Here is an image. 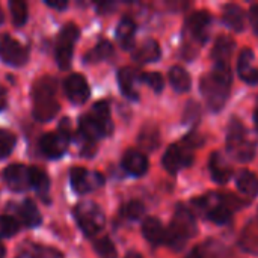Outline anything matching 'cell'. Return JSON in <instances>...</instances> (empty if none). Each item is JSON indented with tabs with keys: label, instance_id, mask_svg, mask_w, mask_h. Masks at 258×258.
<instances>
[{
	"label": "cell",
	"instance_id": "31",
	"mask_svg": "<svg viewBox=\"0 0 258 258\" xmlns=\"http://www.w3.org/2000/svg\"><path fill=\"white\" fill-rule=\"evenodd\" d=\"M9 9L12 15V21L15 26H23L27 20V5L23 0H11Z\"/></svg>",
	"mask_w": 258,
	"mask_h": 258
},
{
	"label": "cell",
	"instance_id": "25",
	"mask_svg": "<svg viewBox=\"0 0 258 258\" xmlns=\"http://www.w3.org/2000/svg\"><path fill=\"white\" fill-rule=\"evenodd\" d=\"M169 82H171V86L177 92H187L190 89V85H192V79H190L189 73L183 67H178V65L171 68Z\"/></svg>",
	"mask_w": 258,
	"mask_h": 258
},
{
	"label": "cell",
	"instance_id": "1",
	"mask_svg": "<svg viewBox=\"0 0 258 258\" xmlns=\"http://www.w3.org/2000/svg\"><path fill=\"white\" fill-rule=\"evenodd\" d=\"M57 82L44 76L38 79L32 86V101H33V116L39 122H47L53 119L59 112V103L56 100Z\"/></svg>",
	"mask_w": 258,
	"mask_h": 258
},
{
	"label": "cell",
	"instance_id": "19",
	"mask_svg": "<svg viewBox=\"0 0 258 258\" xmlns=\"http://www.w3.org/2000/svg\"><path fill=\"white\" fill-rule=\"evenodd\" d=\"M222 20L225 26L234 32H242L245 29V12L239 5H225L222 9Z\"/></svg>",
	"mask_w": 258,
	"mask_h": 258
},
{
	"label": "cell",
	"instance_id": "20",
	"mask_svg": "<svg viewBox=\"0 0 258 258\" xmlns=\"http://www.w3.org/2000/svg\"><path fill=\"white\" fill-rule=\"evenodd\" d=\"M89 115L100 125L104 136H109L113 132V122H112V118H110V109H109V104L106 101L95 103L92 106V110H91Z\"/></svg>",
	"mask_w": 258,
	"mask_h": 258
},
{
	"label": "cell",
	"instance_id": "3",
	"mask_svg": "<svg viewBox=\"0 0 258 258\" xmlns=\"http://www.w3.org/2000/svg\"><path fill=\"white\" fill-rule=\"evenodd\" d=\"M228 151L230 154L239 162H249L255 156V144L246 136L245 127L237 121L233 119L228 128Z\"/></svg>",
	"mask_w": 258,
	"mask_h": 258
},
{
	"label": "cell",
	"instance_id": "40",
	"mask_svg": "<svg viewBox=\"0 0 258 258\" xmlns=\"http://www.w3.org/2000/svg\"><path fill=\"white\" fill-rule=\"evenodd\" d=\"M8 104V94L5 89H0V110H3Z\"/></svg>",
	"mask_w": 258,
	"mask_h": 258
},
{
	"label": "cell",
	"instance_id": "36",
	"mask_svg": "<svg viewBox=\"0 0 258 258\" xmlns=\"http://www.w3.org/2000/svg\"><path fill=\"white\" fill-rule=\"evenodd\" d=\"M142 82H145L154 92H162L163 91V77H162V74H159V73H156V71H153V73H145V74H142Z\"/></svg>",
	"mask_w": 258,
	"mask_h": 258
},
{
	"label": "cell",
	"instance_id": "44",
	"mask_svg": "<svg viewBox=\"0 0 258 258\" xmlns=\"http://www.w3.org/2000/svg\"><path fill=\"white\" fill-rule=\"evenodd\" d=\"M5 21V15H3V11H2V8H0V24Z\"/></svg>",
	"mask_w": 258,
	"mask_h": 258
},
{
	"label": "cell",
	"instance_id": "43",
	"mask_svg": "<svg viewBox=\"0 0 258 258\" xmlns=\"http://www.w3.org/2000/svg\"><path fill=\"white\" fill-rule=\"evenodd\" d=\"M5 257V246H3V243L0 242V258Z\"/></svg>",
	"mask_w": 258,
	"mask_h": 258
},
{
	"label": "cell",
	"instance_id": "15",
	"mask_svg": "<svg viewBox=\"0 0 258 258\" xmlns=\"http://www.w3.org/2000/svg\"><path fill=\"white\" fill-rule=\"evenodd\" d=\"M141 80H142V76H139L135 68L125 67V68H121L118 71V83H119V88H121L122 94L127 98L138 100V97H139L138 83Z\"/></svg>",
	"mask_w": 258,
	"mask_h": 258
},
{
	"label": "cell",
	"instance_id": "12",
	"mask_svg": "<svg viewBox=\"0 0 258 258\" xmlns=\"http://www.w3.org/2000/svg\"><path fill=\"white\" fill-rule=\"evenodd\" d=\"M171 228H174L177 233H180L186 239L194 237L197 234V221H195V216L192 215V212L187 207L178 206L177 210H175V213H174V219L171 222Z\"/></svg>",
	"mask_w": 258,
	"mask_h": 258
},
{
	"label": "cell",
	"instance_id": "30",
	"mask_svg": "<svg viewBox=\"0 0 258 258\" xmlns=\"http://www.w3.org/2000/svg\"><path fill=\"white\" fill-rule=\"evenodd\" d=\"M113 54V45L110 41H100L88 54H86V60L88 62H100V60H104L107 57H110Z\"/></svg>",
	"mask_w": 258,
	"mask_h": 258
},
{
	"label": "cell",
	"instance_id": "4",
	"mask_svg": "<svg viewBox=\"0 0 258 258\" xmlns=\"http://www.w3.org/2000/svg\"><path fill=\"white\" fill-rule=\"evenodd\" d=\"M74 218H76L80 230L89 237L98 234L103 230L104 222H106L101 209L97 204L89 203V201H85V203H80L76 206Z\"/></svg>",
	"mask_w": 258,
	"mask_h": 258
},
{
	"label": "cell",
	"instance_id": "2",
	"mask_svg": "<svg viewBox=\"0 0 258 258\" xmlns=\"http://www.w3.org/2000/svg\"><path fill=\"white\" fill-rule=\"evenodd\" d=\"M231 80H233V74L230 71H218V70H213L210 74L203 77L201 92L206 98L207 106L213 112H218L225 106L230 95Z\"/></svg>",
	"mask_w": 258,
	"mask_h": 258
},
{
	"label": "cell",
	"instance_id": "8",
	"mask_svg": "<svg viewBox=\"0 0 258 258\" xmlns=\"http://www.w3.org/2000/svg\"><path fill=\"white\" fill-rule=\"evenodd\" d=\"M0 57L5 63L12 67H21L29 59L27 48L9 35L0 38Z\"/></svg>",
	"mask_w": 258,
	"mask_h": 258
},
{
	"label": "cell",
	"instance_id": "23",
	"mask_svg": "<svg viewBox=\"0 0 258 258\" xmlns=\"http://www.w3.org/2000/svg\"><path fill=\"white\" fill-rule=\"evenodd\" d=\"M135 33H136V24L132 18L125 17L119 21L116 29V38L118 42L124 50H132L135 45Z\"/></svg>",
	"mask_w": 258,
	"mask_h": 258
},
{
	"label": "cell",
	"instance_id": "33",
	"mask_svg": "<svg viewBox=\"0 0 258 258\" xmlns=\"http://www.w3.org/2000/svg\"><path fill=\"white\" fill-rule=\"evenodd\" d=\"M122 215L130 221H139L145 215V207L141 201H130L122 207Z\"/></svg>",
	"mask_w": 258,
	"mask_h": 258
},
{
	"label": "cell",
	"instance_id": "9",
	"mask_svg": "<svg viewBox=\"0 0 258 258\" xmlns=\"http://www.w3.org/2000/svg\"><path fill=\"white\" fill-rule=\"evenodd\" d=\"M70 178L73 189L80 195L95 190L104 183V177L100 172H91L85 168H73L70 172Z\"/></svg>",
	"mask_w": 258,
	"mask_h": 258
},
{
	"label": "cell",
	"instance_id": "42",
	"mask_svg": "<svg viewBox=\"0 0 258 258\" xmlns=\"http://www.w3.org/2000/svg\"><path fill=\"white\" fill-rule=\"evenodd\" d=\"M254 122H255V127H257L258 130V109L254 112Z\"/></svg>",
	"mask_w": 258,
	"mask_h": 258
},
{
	"label": "cell",
	"instance_id": "34",
	"mask_svg": "<svg viewBox=\"0 0 258 258\" xmlns=\"http://www.w3.org/2000/svg\"><path fill=\"white\" fill-rule=\"evenodd\" d=\"M20 230V224L12 216H0V239L2 237H11L17 234Z\"/></svg>",
	"mask_w": 258,
	"mask_h": 258
},
{
	"label": "cell",
	"instance_id": "35",
	"mask_svg": "<svg viewBox=\"0 0 258 258\" xmlns=\"http://www.w3.org/2000/svg\"><path fill=\"white\" fill-rule=\"evenodd\" d=\"M94 248L101 258H116V249H115V246L109 237L98 239L94 243Z\"/></svg>",
	"mask_w": 258,
	"mask_h": 258
},
{
	"label": "cell",
	"instance_id": "38",
	"mask_svg": "<svg viewBox=\"0 0 258 258\" xmlns=\"http://www.w3.org/2000/svg\"><path fill=\"white\" fill-rule=\"evenodd\" d=\"M249 20H251V24H252L254 32L258 35V5H254L249 9Z\"/></svg>",
	"mask_w": 258,
	"mask_h": 258
},
{
	"label": "cell",
	"instance_id": "10",
	"mask_svg": "<svg viewBox=\"0 0 258 258\" xmlns=\"http://www.w3.org/2000/svg\"><path fill=\"white\" fill-rule=\"evenodd\" d=\"M3 177L8 187L15 192H21L30 187V172L29 168H26L24 165L20 163L9 165L3 172Z\"/></svg>",
	"mask_w": 258,
	"mask_h": 258
},
{
	"label": "cell",
	"instance_id": "27",
	"mask_svg": "<svg viewBox=\"0 0 258 258\" xmlns=\"http://www.w3.org/2000/svg\"><path fill=\"white\" fill-rule=\"evenodd\" d=\"M237 187L248 197H258V177L251 171H242L236 178Z\"/></svg>",
	"mask_w": 258,
	"mask_h": 258
},
{
	"label": "cell",
	"instance_id": "21",
	"mask_svg": "<svg viewBox=\"0 0 258 258\" xmlns=\"http://www.w3.org/2000/svg\"><path fill=\"white\" fill-rule=\"evenodd\" d=\"M234 47H236V42L231 36L228 35L219 36L212 53L215 63H230V57L234 51Z\"/></svg>",
	"mask_w": 258,
	"mask_h": 258
},
{
	"label": "cell",
	"instance_id": "39",
	"mask_svg": "<svg viewBox=\"0 0 258 258\" xmlns=\"http://www.w3.org/2000/svg\"><path fill=\"white\" fill-rule=\"evenodd\" d=\"M45 5L50 6V8H54V9H65L68 6V3L65 0H57V2H53V0H45Z\"/></svg>",
	"mask_w": 258,
	"mask_h": 258
},
{
	"label": "cell",
	"instance_id": "18",
	"mask_svg": "<svg viewBox=\"0 0 258 258\" xmlns=\"http://www.w3.org/2000/svg\"><path fill=\"white\" fill-rule=\"evenodd\" d=\"M162 56L160 45L156 39H145L139 47L133 51V59L139 63H150L159 60Z\"/></svg>",
	"mask_w": 258,
	"mask_h": 258
},
{
	"label": "cell",
	"instance_id": "17",
	"mask_svg": "<svg viewBox=\"0 0 258 258\" xmlns=\"http://www.w3.org/2000/svg\"><path fill=\"white\" fill-rule=\"evenodd\" d=\"M124 169L132 175H144L148 171V159L138 150H128L122 157Z\"/></svg>",
	"mask_w": 258,
	"mask_h": 258
},
{
	"label": "cell",
	"instance_id": "29",
	"mask_svg": "<svg viewBox=\"0 0 258 258\" xmlns=\"http://www.w3.org/2000/svg\"><path fill=\"white\" fill-rule=\"evenodd\" d=\"M138 142H139V145H141L144 150L153 151V150H156V148L159 147V144H160V135H159V132H157L156 127L147 125V127L141 132Z\"/></svg>",
	"mask_w": 258,
	"mask_h": 258
},
{
	"label": "cell",
	"instance_id": "26",
	"mask_svg": "<svg viewBox=\"0 0 258 258\" xmlns=\"http://www.w3.org/2000/svg\"><path fill=\"white\" fill-rule=\"evenodd\" d=\"M29 172H30V187H33L42 200H47L48 189H50V181L47 174L35 166L29 168Z\"/></svg>",
	"mask_w": 258,
	"mask_h": 258
},
{
	"label": "cell",
	"instance_id": "7",
	"mask_svg": "<svg viewBox=\"0 0 258 258\" xmlns=\"http://www.w3.org/2000/svg\"><path fill=\"white\" fill-rule=\"evenodd\" d=\"M80 36V30L76 24L68 23L63 26V29L59 33L57 44H56V62L59 68L68 70L73 60V51H74V44Z\"/></svg>",
	"mask_w": 258,
	"mask_h": 258
},
{
	"label": "cell",
	"instance_id": "32",
	"mask_svg": "<svg viewBox=\"0 0 258 258\" xmlns=\"http://www.w3.org/2000/svg\"><path fill=\"white\" fill-rule=\"evenodd\" d=\"M14 147H15V136L8 130L0 128V159H6L14 151Z\"/></svg>",
	"mask_w": 258,
	"mask_h": 258
},
{
	"label": "cell",
	"instance_id": "41",
	"mask_svg": "<svg viewBox=\"0 0 258 258\" xmlns=\"http://www.w3.org/2000/svg\"><path fill=\"white\" fill-rule=\"evenodd\" d=\"M125 258H144L141 254H138V252H128Z\"/></svg>",
	"mask_w": 258,
	"mask_h": 258
},
{
	"label": "cell",
	"instance_id": "14",
	"mask_svg": "<svg viewBox=\"0 0 258 258\" xmlns=\"http://www.w3.org/2000/svg\"><path fill=\"white\" fill-rule=\"evenodd\" d=\"M210 23H212V17L207 11H197L187 18L186 29L197 41H206Z\"/></svg>",
	"mask_w": 258,
	"mask_h": 258
},
{
	"label": "cell",
	"instance_id": "5",
	"mask_svg": "<svg viewBox=\"0 0 258 258\" xmlns=\"http://www.w3.org/2000/svg\"><path fill=\"white\" fill-rule=\"evenodd\" d=\"M198 144L192 142L190 136L187 139H184L183 144H174V145H171L166 150V153L163 156V160H162L165 169L169 174H177L183 168H187L194 162V148Z\"/></svg>",
	"mask_w": 258,
	"mask_h": 258
},
{
	"label": "cell",
	"instance_id": "6",
	"mask_svg": "<svg viewBox=\"0 0 258 258\" xmlns=\"http://www.w3.org/2000/svg\"><path fill=\"white\" fill-rule=\"evenodd\" d=\"M71 128L68 119H63L56 133H45L39 141V148L42 154L48 159H59L68 148L71 139Z\"/></svg>",
	"mask_w": 258,
	"mask_h": 258
},
{
	"label": "cell",
	"instance_id": "28",
	"mask_svg": "<svg viewBox=\"0 0 258 258\" xmlns=\"http://www.w3.org/2000/svg\"><path fill=\"white\" fill-rule=\"evenodd\" d=\"M17 258H63L62 254L48 246H41V245H27L23 248V251L18 254Z\"/></svg>",
	"mask_w": 258,
	"mask_h": 258
},
{
	"label": "cell",
	"instance_id": "22",
	"mask_svg": "<svg viewBox=\"0 0 258 258\" xmlns=\"http://www.w3.org/2000/svg\"><path fill=\"white\" fill-rule=\"evenodd\" d=\"M142 233H144V237L151 245H162V243H165L166 231H165L162 222L157 218H147L144 221V224H142Z\"/></svg>",
	"mask_w": 258,
	"mask_h": 258
},
{
	"label": "cell",
	"instance_id": "24",
	"mask_svg": "<svg viewBox=\"0 0 258 258\" xmlns=\"http://www.w3.org/2000/svg\"><path fill=\"white\" fill-rule=\"evenodd\" d=\"M18 215L26 227H38L41 224V213L32 200L23 201V204L18 209Z\"/></svg>",
	"mask_w": 258,
	"mask_h": 258
},
{
	"label": "cell",
	"instance_id": "11",
	"mask_svg": "<svg viewBox=\"0 0 258 258\" xmlns=\"http://www.w3.org/2000/svg\"><path fill=\"white\" fill-rule=\"evenodd\" d=\"M65 92L71 103L83 104L89 98V85L82 74H71L65 80Z\"/></svg>",
	"mask_w": 258,
	"mask_h": 258
},
{
	"label": "cell",
	"instance_id": "16",
	"mask_svg": "<svg viewBox=\"0 0 258 258\" xmlns=\"http://www.w3.org/2000/svg\"><path fill=\"white\" fill-rule=\"evenodd\" d=\"M209 168H210V174L212 178L218 183V184H227L233 175V169L231 165L227 162V159L221 154V153H213L209 162Z\"/></svg>",
	"mask_w": 258,
	"mask_h": 258
},
{
	"label": "cell",
	"instance_id": "37",
	"mask_svg": "<svg viewBox=\"0 0 258 258\" xmlns=\"http://www.w3.org/2000/svg\"><path fill=\"white\" fill-rule=\"evenodd\" d=\"M200 115H201L200 104H197L195 101H189L187 106L184 107V122L194 124L200 119Z\"/></svg>",
	"mask_w": 258,
	"mask_h": 258
},
{
	"label": "cell",
	"instance_id": "13",
	"mask_svg": "<svg viewBox=\"0 0 258 258\" xmlns=\"http://www.w3.org/2000/svg\"><path fill=\"white\" fill-rule=\"evenodd\" d=\"M237 73L240 79L248 85H258V68L254 67V51L251 48L242 50L237 60Z\"/></svg>",
	"mask_w": 258,
	"mask_h": 258
}]
</instances>
